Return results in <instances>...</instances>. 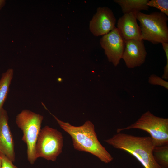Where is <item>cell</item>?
Segmentation results:
<instances>
[{
    "mask_svg": "<svg viewBox=\"0 0 168 168\" xmlns=\"http://www.w3.org/2000/svg\"><path fill=\"white\" fill-rule=\"evenodd\" d=\"M101 47L109 62L116 67L119 63L125 47V40L116 27L100 39Z\"/></svg>",
    "mask_w": 168,
    "mask_h": 168,
    "instance_id": "obj_7",
    "label": "cell"
},
{
    "mask_svg": "<svg viewBox=\"0 0 168 168\" xmlns=\"http://www.w3.org/2000/svg\"><path fill=\"white\" fill-rule=\"evenodd\" d=\"M43 118V116L26 109L18 114L16 118V125L22 131V140L27 145V159L31 164L37 159L35 148Z\"/></svg>",
    "mask_w": 168,
    "mask_h": 168,
    "instance_id": "obj_4",
    "label": "cell"
},
{
    "mask_svg": "<svg viewBox=\"0 0 168 168\" xmlns=\"http://www.w3.org/2000/svg\"><path fill=\"white\" fill-rule=\"evenodd\" d=\"M8 120L7 112L2 108L0 111V152L13 162L15 161L14 144Z\"/></svg>",
    "mask_w": 168,
    "mask_h": 168,
    "instance_id": "obj_10",
    "label": "cell"
},
{
    "mask_svg": "<svg viewBox=\"0 0 168 168\" xmlns=\"http://www.w3.org/2000/svg\"><path fill=\"white\" fill-rule=\"evenodd\" d=\"M13 75L14 70L12 68L8 69L2 74L0 79V111L3 108L8 94Z\"/></svg>",
    "mask_w": 168,
    "mask_h": 168,
    "instance_id": "obj_13",
    "label": "cell"
},
{
    "mask_svg": "<svg viewBox=\"0 0 168 168\" xmlns=\"http://www.w3.org/2000/svg\"><path fill=\"white\" fill-rule=\"evenodd\" d=\"M63 145L61 133L46 126L41 129L37 139L35 148L36 158L55 161L62 153Z\"/></svg>",
    "mask_w": 168,
    "mask_h": 168,
    "instance_id": "obj_6",
    "label": "cell"
},
{
    "mask_svg": "<svg viewBox=\"0 0 168 168\" xmlns=\"http://www.w3.org/2000/svg\"><path fill=\"white\" fill-rule=\"evenodd\" d=\"M116 23V18L110 8L99 7L90 22L89 30L95 36L104 35L115 28Z\"/></svg>",
    "mask_w": 168,
    "mask_h": 168,
    "instance_id": "obj_8",
    "label": "cell"
},
{
    "mask_svg": "<svg viewBox=\"0 0 168 168\" xmlns=\"http://www.w3.org/2000/svg\"><path fill=\"white\" fill-rule=\"evenodd\" d=\"M148 0H114L121 7L124 14L130 12H137L142 10H148Z\"/></svg>",
    "mask_w": 168,
    "mask_h": 168,
    "instance_id": "obj_12",
    "label": "cell"
},
{
    "mask_svg": "<svg viewBox=\"0 0 168 168\" xmlns=\"http://www.w3.org/2000/svg\"><path fill=\"white\" fill-rule=\"evenodd\" d=\"M147 5L159 9L160 12L168 16V0H151L148 1Z\"/></svg>",
    "mask_w": 168,
    "mask_h": 168,
    "instance_id": "obj_15",
    "label": "cell"
},
{
    "mask_svg": "<svg viewBox=\"0 0 168 168\" xmlns=\"http://www.w3.org/2000/svg\"><path fill=\"white\" fill-rule=\"evenodd\" d=\"M138 129L150 135L155 147L168 144V119L156 116L148 111L134 123L125 128H118L117 133L125 130Z\"/></svg>",
    "mask_w": 168,
    "mask_h": 168,
    "instance_id": "obj_5",
    "label": "cell"
},
{
    "mask_svg": "<svg viewBox=\"0 0 168 168\" xmlns=\"http://www.w3.org/2000/svg\"><path fill=\"white\" fill-rule=\"evenodd\" d=\"M1 165H2V161H1V157H0V168H1Z\"/></svg>",
    "mask_w": 168,
    "mask_h": 168,
    "instance_id": "obj_20",
    "label": "cell"
},
{
    "mask_svg": "<svg viewBox=\"0 0 168 168\" xmlns=\"http://www.w3.org/2000/svg\"><path fill=\"white\" fill-rule=\"evenodd\" d=\"M136 13L130 12L124 14L118 20L117 28L125 40H142Z\"/></svg>",
    "mask_w": 168,
    "mask_h": 168,
    "instance_id": "obj_11",
    "label": "cell"
},
{
    "mask_svg": "<svg viewBox=\"0 0 168 168\" xmlns=\"http://www.w3.org/2000/svg\"><path fill=\"white\" fill-rule=\"evenodd\" d=\"M2 165L1 168H18L13 162L3 154L0 152Z\"/></svg>",
    "mask_w": 168,
    "mask_h": 168,
    "instance_id": "obj_18",
    "label": "cell"
},
{
    "mask_svg": "<svg viewBox=\"0 0 168 168\" xmlns=\"http://www.w3.org/2000/svg\"><path fill=\"white\" fill-rule=\"evenodd\" d=\"M50 113L61 128L71 136L75 149L89 153L105 163L113 160L112 156L98 140L94 125L91 122L88 121L82 126H73L60 120Z\"/></svg>",
    "mask_w": 168,
    "mask_h": 168,
    "instance_id": "obj_1",
    "label": "cell"
},
{
    "mask_svg": "<svg viewBox=\"0 0 168 168\" xmlns=\"http://www.w3.org/2000/svg\"><path fill=\"white\" fill-rule=\"evenodd\" d=\"M148 82L152 85H157L168 89V82L155 74H152L149 77Z\"/></svg>",
    "mask_w": 168,
    "mask_h": 168,
    "instance_id": "obj_16",
    "label": "cell"
},
{
    "mask_svg": "<svg viewBox=\"0 0 168 168\" xmlns=\"http://www.w3.org/2000/svg\"><path fill=\"white\" fill-rule=\"evenodd\" d=\"M153 155L155 161L161 168H168V144L155 147Z\"/></svg>",
    "mask_w": 168,
    "mask_h": 168,
    "instance_id": "obj_14",
    "label": "cell"
},
{
    "mask_svg": "<svg viewBox=\"0 0 168 168\" xmlns=\"http://www.w3.org/2000/svg\"><path fill=\"white\" fill-rule=\"evenodd\" d=\"M161 44L166 54V64L164 68V73L162 78L166 80L168 79V43H164Z\"/></svg>",
    "mask_w": 168,
    "mask_h": 168,
    "instance_id": "obj_17",
    "label": "cell"
},
{
    "mask_svg": "<svg viewBox=\"0 0 168 168\" xmlns=\"http://www.w3.org/2000/svg\"><path fill=\"white\" fill-rule=\"evenodd\" d=\"M147 54L143 40H125L122 59L128 68L140 66L145 62Z\"/></svg>",
    "mask_w": 168,
    "mask_h": 168,
    "instance_id": "obj_9",
    "label": "cell"
},
{
    "mask_svg": "<svg viewBox=\"0 0 168 168\" xmlns=\"http://www.w3.org/2000/svg\"><path fill=\"white\" fill-rule=\"evenodd\" d=\"M6 2L5 0H0V10L4 6Z\"/></svg>",
    "mask_w": 168,
    "mask_h": 168,
    "instance_id": "obj_19",
    "label": "cell"
},
{
    "mask_svg": "<svg viewBox=\"0 0 168 168\" xmlns=\"http://www.w3.org/2000/svg\"><path fill=\"white\" fill-rule=\"evenodd\" d=\"M136 17L140 22L142 40L153 44L168 43V18L165 14L158 12L149 14L136 12Z\"/></svg>",
    "mask_w": 168,
    "mask_h": 168,
    "instance_id": "obj_3",
    "label": "cell"
},
{
    "mask_svg": "<svg viewBox=\"0 0 168 168\" xmlns=\"http://www.w3.org/2000/svg\"><path fill=\"white\" fill-rule=\"evenodd\" d=\"M104 141L114 148L124 151L133 156L144 168H161L154 158L155 146L150 137L118 133Z\"/></svg>",
    "mask_w": 168,
    "mask_h": 168,
    "instance_id": "obj_2",
    "label": "cell"
}]
</instances>
